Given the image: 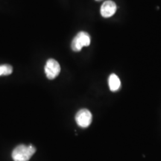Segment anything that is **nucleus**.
Masks as SVG:
<instances>
[{
	"label": "nucleus",
	"mask_w": 161,
	"mask_h": 161,
	"mask_svg": "<svg viewBox=\"0 0 161 161\" xmlns=\"http://www.w3.org/2000/svg\"><path fill=\"white\" fill-rule=\"evenodd\" d=\"M92 120L91 112L87 109H81L75 115V121L80 128H87L90 125Z\"/></svg>",
	"instance_id": "3"
},
{
	"label": "nucleus",
	"mask_w": 161,
	"mask_h": 161,
	"mask_svg": "<svg viewBox=\"0 0 161 161\" xmlns=\"http://www.w3.org/2000/svg\"><path fill=\"white\" fill-rule=\"evenodd\" d=\"M96 1H102V0H96Z\"/></svg>",
	"instance_id": "8"
},
{
	"label": "nucleus",
	"mask_w": 161,
	"mask_h": 161,
	"mask_svg": "<svg viewBox=\"0 0 161 161\" xmlns=\"http://www.w3.org/2000/svg\"><path fill=\"white\" fill-rule=\"evenodd\" d=\"M60 72V66L57 60L55 59H49L45 66V73L49 79H55Z\"/></svg>",
	"instance_id": "4"
},
{
	"label": "nucleus",
	"mask_w": 161,
	"mask_h": 161,
	"mask_svg": "<svg viewBox=\"0 0 161 161\" xmlns=\"http://www.w3.org/2000/svg\"><path fill=\"white\" fill-rule=\"evenodd\" d=\"M13 72V68L9 64H3L0 66V76L9 75Z\"/></svg>",
	"instance_id": "7"
},
{
	"label": "nucleus",
	"mask_w": 161,
	"mask_h": 161,
	"mask_svg": "<svg viewBox=\"0 0 161 161\" xmlns=\"http://www.w3.org/2000/svg\"><path fill=\"white\" fill-rule=\"evenodd\" d=\"M90 44V36L85 31H80L78 33L71 43V48L74 52H80L84 46Z\"/></svg>",
	"instance_id": "2"
},
{
	"label": "nucleus",
	"mask_w": 161,
	"mask_h": 161,
	"mask_svg": "<svg viewBox=\"0 0 161 161\" xmlns=\"http://www.w3.org/2000/svg\"><path fill=\"white\" fill-rule=\"evenodd\" d=\"M116 11V5L111 0H108L102 4L101 7V14L104 18H109L115 14Z\"/></svg>",
	"instance_id": "5"
},
{
	"label": "nucleus",
	"mask_w": 161,
	"mask_h": 161,
	"mask_svg": "<svg viewBox=\"0 0 161 161\" xmlns=\"http://www.w3.org/2000/svg\"><path fill=\"white\" fill-rule=\"evenodd\" d=\"M108 84H109L110 90L112 92H116L119 90L121 86V80L119 78L116 74H111L108 79Z\"/></svg>",
	"instance_id": "6"
},
{
	"label": "nucleus",
	"mask_w": 161,
	"mask_h": 161,
	"mask_svg": "<svg viewBox=\"0 0 161 161\" xmlns=\"http://www.w3.org/2000/svg\"><path fill=\"white\" fill-rule=\"evenodd\" d=\"M36 152V148L32 145H19L12 152V158L14 161H29Z\"/></svg>",
	"instance_id": "1"
}]
</instances>
